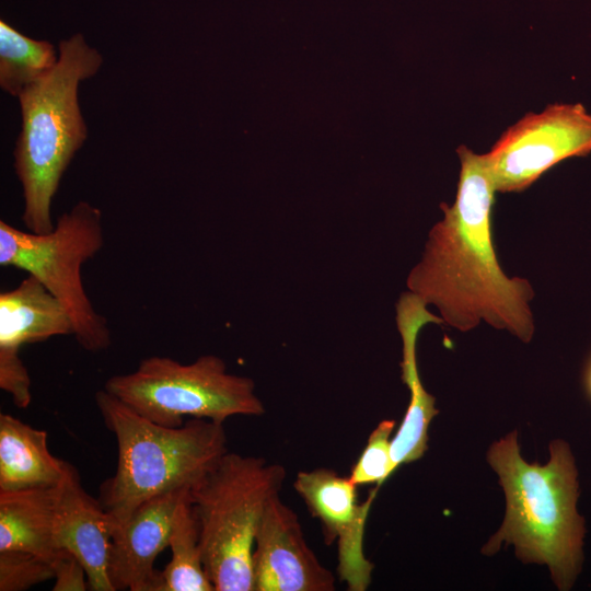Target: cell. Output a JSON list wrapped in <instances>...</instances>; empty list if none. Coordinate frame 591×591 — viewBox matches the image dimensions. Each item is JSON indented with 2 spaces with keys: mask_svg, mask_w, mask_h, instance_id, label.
Here are the masks:
<instances>
[{
  "mask_svg": "<svg viewBox=\"0 0 591 591\" xmlns=\"http://www.w3.org/2000/svg\"><path fill=\"white\" fill-rule=\"evenodd\" d=\"M591 153V113L580 103H554L528 113L486 153L496 192L530 187L559 162Z\"/></svg>",
  "mask_w": 591,
  "mask_h": 591,
  "instance_id": "obj_8",
  "label": "cell"
},
{
  "mask_svg": "<svg viewBox=\"0 0 591 591\" xmlns=\"http://www.w3.org/2000/svg\"><path fill=\"white\" fill-rule=\"evenodd\" d=\"M59 487L0 490V551H24L54 564L62 552L56 542Z\"/></svg>",
  "mask_w": 591,
  "mask_h": 591,
  "instance_id": "obj_15",
  "label": "cell"
},
{
  "mask_svg": "<svg viewBox=\"0 0 591 591\" xmlns=\"http://www.w3.org/2000/svg\"><path fill=\"white\" fill-rule=\"evenodd\" d=\"M73 333L62 304L34 276L0 293V387L14 399L31 394L22 346Z\"/></svg>",
  "mask_w": 591,
  "mask_h": 591,
  "instance_id": "obj_11",
  "label": "cell"
},
{
  "mask_svg": "<svg viewBox=\"0 0 591 591\" xmlns=\"http://www.w3.org/2000/svg\"><path fill=\"white\" fill-rule=\"evenodd\" d=\"M253 591H333L335 577L309 546L298 514L281 499L267 505L256 533Z\"/></svg>",
  "mask_w": 591,
  "mask_h": 591,
  "instance_id": "obj_10",
  "label": "cell"
},
{
  "mask_svg": "<svg viewBox=\"0 0 591 591\" xmlns=\"http://www.w3.org/2000/svg\"><path fill=\"white\" fill-rule=\"evenodd\" d=\"M456 152L461 170L455 200L441 204L443 218L430 230L407 287L461 332L484 321L529 343L535 329L529 304L534 291L526 279L508 277L497 259L491 233L496 189L487 155L464 144Z\"/></svg>",
  "mask_w": 591,
  "mask_h": 591,
  "instance_id": "obj_1",
  "label": "cell"
},
{
  "mask_svg": "<svg viewBox=\"0 0 591 591\" xmlns=\"http://www.w3.org/2000/svg\"><path fill=\"white\" fill-rule=\"evenodd\" d=\"M587 385H588L589 393L591 395V363L587 373Z\"/></svg>",
  "mask_w": 591,
  "mask_h": 591,
  "instance_id": "obj_22",
  "label": "cell"
},
{
  "mask_svg": "<svg viewBox=\"0 0 591 591\" xmlns=\"http://www.w3.org/2000/svg\"><path fill=\"white\" fill-rule=\"evenodd\" d=\"M58 59L51 43L31 38L0 21V86L4 92L19 97L49 73Z\"/></svg>",
  "mask_w": 591,
  "mask_h": 591,
  "instance_id": "obj_17",
  "label": "cell"
},
{
  "mask_svg": "<svg viewBox=\"0 0 591 591\" xmlns=\"http://www.w3.org/2000/svg\"><path fill=\"white\" fill-rule=\"evenodd\" d=\"M394 420H382L369 436L366 448L348 477L357 486L376 484L380 487L392 474L391 434Z\"/></svg>",
  "mask_w": 591,
  "mask_h": 591,
  "instance_id": "obj_19",
  "label": "cell"
},
{
  "mask_svg": "<svg viewBox=\"0 0 591 591\" xmlns=\"http://www.w3.org/2000/svg\"><path fill=\"white\" fill-rule=\"evenodd\" d=\"M104 389L149 420L179 427L185 417L224 424L232 416H260L265 407L251 378L228 371L223 359L204 355L190 363L170 357L142 359L132 372L111 376Z\"/></svg>",
  "mask_w": 591,
  "mask_h": 591,
  "instance_id": "obj_7",
  "label": "cell"
},
{
  "mask_svg": "<svg viewBox=\"0 0 591 591\" xmlns=\"http://www.w3.org/2000/svg\"><path fill=\"white\" fill-rule=\"evenodd\" d=\"M171 559L158 571L154 591H213L204 565L199 525L189 491L178 501L171 528Z\"/></svg>",
  "mask_w": 591,
  "mask_h": 591,
  "instance_id": "obj_16",
  "label": "cell"
},
{
  "mask_svg": "<svg viewBox=\"0 0 591 591\" xmlns=\"http://www.w3.org/2000/svg\"><path fill=\"white\" fill-rule=\"evenodd\" d=\"M49 579L54 567L47 559L24 551H0V591H23Z\"/></svg>",
  "mask_w": 591,
  "mask_h": 591,
  "instance_id": "obj_20",
  "label": "cell"
},
{
  "mask_svg": "<svg viewBox=\"0 0 591 591\" xmlns=\"http://www.w3.org/2000/svg\"><path fill=\"white\" fill-rule=\"evenodd\" d=\"M58 53L54 69L18 97L22 125L13 166L24 200L22 221L34 233L54 229L53 199L88 136L79 106V84L93 77L103 62L82 34L61 40Z\"/></svg>",
  "mask_w": 591,
  "mask_h": 591,
  "instance_id": "obj_4",
  "label": "cell"
},
{
  "mask_svg": "<svg viewBox=\"0 0 591 591\" xmlns=\"http://www.w3.org/2000/svg\"><path fill=\"white\" fill-rule=\"evenodd\" d=\"M95 403L117 442V465L100 488L112 526L152 497L198 485L228 452L224 424L189 418L179 427L149 420L105 389Z\"/></svg>",
  "mask_w": 591,
  "mask_h": 591,
  "instance_id": "obj_3",
  "label": "cell"
},
{
  "mask_svg": "<svg viewBox=\"0 0 591 591\" xmlns=\"http://www.w3.org/2000/svg\"><path fill=\"white\" fill-rule=\"evenodd\" d=\"M545 465L521 455L517 431L495 442L487 455L506 495L500 530L483 547L495 554L502 542L514 545L524 563L546 564L561 591L573 586L583 561L586 521L577 510L578 471L570 447L560 439L549 444Z\"/></svg>",
  "mask_w": 591,
  "mask_h": 591,
  "instance_id": "obj_2",
  "label": "cell"
},
{
  "mask_svg": "<svg viewBox=\"0 0 591 591\" xmlns=\"http://www.w3.org/2000/svg\"><path fill=\"white\" fill-rule=\"evenodd\" d=\"M188 491L177 489L152 497L126 522L112 526L107 571L114 591H154L155 559L169 546L176 506Z\"/></svg>",
  "mask_w": 591,
  "mask_h": 591,
  "instance_id": "obj_12",
  "label": "cell"
},
{
  "mask_svg": "<svg viewBox=\"0 0 591 591\" xmlns=\"http://www.w3.org/2000/svg\"><path fill=\"white\" fill-rule=\"evenodd\" d=\"M293 487L322 523L326 543L337 544L340 580L350 591L367 590L373 564L363 552L364 529L379 487L359 502L358 486L348 476L324 467L299 472Z\"/></svg>",
  "mask_w": 591,
  "mask_h": 591,
  "instance_id": "obj_9",
  "label": "cell"
},
{
  "mask_svg": "<svg viewBox=\"0 0 591 591\" xmlns=\"http://www.w3.org/2000/svg\"><path fill=\"white\" fill-rule=\"evenodd\" d=\"M54 591H84L89 589L85 568L71 553L62 551L53 564Z\"/></svg>",
  "mask_w": 591,
  "mask_h": 591,
  "instance_id": "obj_21",
  "label": "cell"
},
{
  "mask_svg": "<svg viewBox=\"0 0 591 591\" xmlns=\"http://www.w3.org/2000/svg\"><path fill=\"white\" fill-rule=\"evenodd\" d=\"M112 538L109 514L100 500L90 496L73 466L60 484L56 512V542L74 555L85 568L89 589L114 591L108 577Z\"/></svg>",
  "mask_w": 591,
  "mask_h": 591,
  "instance_id": "obj_13",
  "label": "cell"
},
{
  "mask_svg": "<svg viewBox=\"0 0 591 591\" xmlns=\"http://www.w3.org/2000/svg\"><path fill=\"white\" fill-rule=\"evenodd\" d=\"M286 475L281 464L228 451L189 490L204 565L215 591H253L256 533Z\"/></svg>",
  "mask_w": 591,
  "mask_h": 591,
  "instance_id": "obj_5",
  "label": "cell"
},
{
  "mask_svg": "<svg viewBox=\"0 0 591 591\" xmlns=\"http://www.w3.org/2000/svg\"><path fill=\"white\" fill-rule=\"evenodd\" d=\"M47 432L19 418L0 414V490L53 487L73 465L53 455Z\"/></svg>",
  "mask_w": 591,
  "mask_h": 591,
  "instance_id": "obj_14",
  "label": "cell"
},
{
  "mask_svg": "<svg viewBox=\"0 0 591 591\" xmlns=\"http://www.w3.org/2000/svg\"><path fill=\"white\" fill-rule=\"evenodd\" d=\"M429 323L444 324L441 316L427 310V303L417 294L408 291L401 294L396 303V324L402 338L401 362L402 381L407 385L410 398L407 409L436 415V398L424 387L417 367L416 345L422 326Z\"/></svg>",
  "mask_w": 591,
  "mask_h": 591,
  "instance_id": "obj_18",
  "label": "cell"
},
{
  "mask_svg": "<svg viewBox=\"0 0 591 591\" xmlns=\"http://www.w3.org/2000/svg\"><path fill=\"white\" fill-rule=\"evenodd\" d=\"M103 245L102 211L83 200L62 213L47 233L0 221V265L38 279L68 312L79 345L92 352L107 349L112 335L85 291L81 273Z\"/></svg>",
  "mask_w": 591,
  "mask_h": 591,
  "instance_id": "obj_6",
  "label": "cell"
}]
</instances>
